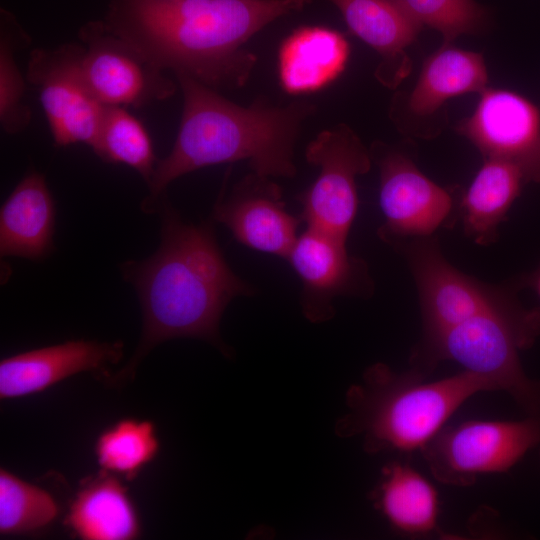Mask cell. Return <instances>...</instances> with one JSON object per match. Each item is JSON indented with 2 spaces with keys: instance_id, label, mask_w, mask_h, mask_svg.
<instances>
[{
  "instance_id": "obj_13",
  "label": "cell",
  "mask_w": 540,
  "mask_h": 540,
  "mask_svg": "<svg viewBox=\"0 0 540 540\" xmlns=\"http://www.w3.org/2000/svg\"><path fill=\"white\" fill-rule=\"evenodd\" d=\"M456 130L485 158L517 163L527 182H540V111L513 91L485 89L473 114Z\"/></svg>"
},
{
  "instance_id": "obj_28",
  "label": "cell",
  "mask_w": 540,
  "mask_h": 540,
  "mask_svg": "<svg viewBox=\"0 0 540 540\" xmlns=\"http://www.w3.org/2000/svg\"><path fill=\"white\" fill-rule=\"evenodd\" d=\"M531 285L533 286L535 292L540 298V269L536 272V274L532 278Z\"/></svg>"
},
{
  "instance_id": "obj_7",
  "label": "cell",
  "mask_w": 540,
  "mask_h": 540,
  "mask_svg": "<svg viewBox=\"0 0 540 540\" xmlns=\"http://www.w3.org/2000/svg\"><path fill=\"white\" fill-rule=\"evenodd\" d=\"M305 157L319 174L297 197L300 218L308 228L346 241L358 210L356 178L370 170V151L350 127L338 124L320 132Z\"/></svg>"
},
{
  "instance_id": "obj_2",
  "label": "cell",
  "mask_w": 540,
  "mask_h": 540,
  "mask_svg": "<svg viewBox=\"0 0 540 540\" xmlns=\"http://www.w3.org/2000/svg\"><path fill=\"white\" fill-rule=\"evenodd\" d=\"M312 0H111L105 23L159 68L217 90L243 86L256 56L244 44Z\"/></svg>"
},
{
  "instance_id": "obj_3",
  "label": "cell",
  "mask_w": 540,
  "mask_h": 540,
  "mask_svg": "<svg viewBox=\"0 0 540 540\" xmlns=\"http://www.w3.org/2000/svg\"><path fill=\"white\" fill-rule=\"evenodd\" d=\"M174 75L183 94L180 125L170 153L157 162L144 211L156 210L175 179L211 165L246 160L260 175H296L295 144L315 105L294 101L276 106L260 98L244 107L185 73Z\"/></svg>"
},
{
  "instance_id": "obj_23",
  "label": "cell",
  "mask_w": 540,
  "mask_h": 540,
  "mask_svg": "<svg viewBox=\"0 0 540 540\" xmlns=\"http://www.w3.org/2000/svg\"><path fill=\"white\" fill-rule=\"evenodd\" d=\"M160 439L147 419L121 418L103 429L94 443L100 470L127 481L136 479L157 457Z\"/></svg>"
},
{
  "instance_id": "obj_8",
  "label": "cell",
  "mask_w": 540,
  "mask_h": 540,
  "mask_svg": "<svg viewBox=\"0 0 540 540\" xmlns=\"http://www.w3.org/2000/svg\"><path fill=\"white\" fill-rule=\"evenodd\" d=\"M83 45L33 49L26 79L39 94L54 144L92 147L105 105L91 91L82 69Z\"/></svg>"
},
{
  "instance_id": "obj_12",
  "label": "cell",
  "mask_w": 540,
  "mask_h": 540,
  "mask_svg": "<svg viewBox=\"0 0 540 540\" xmlns=\"http://www.w3.org/2000/svg\"><path fill=\"white\" fill-rule=\"evenodd\" d=\"M345 243L307 227L286 258L301 280V310L312 323L333 318V302L339 296L367 298L373 294L366 262L351 256Z\"/></svg>"
},
{
  "instance_id": "obj_25",
  "label": "cell",
  "mask_w": 540,
  "mask_h": 540,
  "mask_svg": "<svg viewBox=\"0 0 540 540\" xmlns=\"http://www.w3.org/2000/svg\"><path fill=\"white\" fill-rule=\"evenodd\" d=\"M59 515L54 496L45 488L0 468V535L16 536L49 527Z\"/></svg>"
},
{
  "instance_id": "obj_21",
  "label": "cell",
  "mask_w": 540,
  "mask_h": 540,
  "mask_svg": "<svg viewBox=\"0 0 540 540\" xmlns=\"http://www.w3.org/2000/svg\"><path fill=\"white\" fill-rule=\"evenodd\" d=\"M373 500L391 527L409 536L439 532L440 502L433 484L408 463L392 462L382 471Z\"/></svg>"
},
{
  "instance_id": "obj_11",
  "label": "cell",
  "mask_w": 540,
  "mask_h": 540,
  "mask_svg": "<svg viewBox=\"0 0 540 540\" xmlns=\"http://www.w3.org/2000/svg\"><path fill=\"white\" fill-rule=\"evenodd\" d=\"M82 69L96 98L105 106L141 108L175 94L176 83L105 21L79 30Z\"/></svg>"
},
{
  "instance_id": "obj_24",
  "label": "cell",
  "mask_w": 540,
  "mask_h": 540,
  "mask_svg": "<svg viewBox=\"0 0 540 540\" xmlns=\"http://www.w3.org/2000/svg\"><path fill=\"white\" fill-rule=\"evenodd\" d=\"M91 149L106 163L124 164L133 168L147 185L158 162L148 131L141 121L122 106H105Z\"/></svg>"
},
{
  "instance_id": "obj_14",
  "label": "cell",
  "mask_w": 540,
  "mask_h": 540,
  "mask_svg": "<svg viewBox=\"0 0 540 540\" xmlns=\"http://www.w3.org/2000/svg\"><path fill=\"white\" fill-rule=\"evenodd\" d=\"M282 189L270 177L251 172L217 199L212 219L251 249L287 258L298 236L301 218L286 209Z\"/></svg>"
},
{
  "instance_id": "obj_26",
  "label": "cell",
  "mask_w": 540,
  "mask_h": 540,
  "mask_svg": "<svg viewBox=\"0 0 540 540\" xmlns=\"http://www.w3.org/2000/svg\"><path fill=\"white\" fill-rule=\"evenodd\" d=\"M30 44L29 35L14 16L1 11L0 21V124L4 132L17 134L30 124L32 113L25 102L26 83L17 65L16 52Z\"/></svg>"
},
{
  "instance_id": "obj_22",
  "label": "cell",
  "mask_w": 540,
  "mask_h": 540,
  "mask_svg": "<svg viewBox=\"0 0 540 540\" xmlns=\"http://www.w3.org/2000/svg\"><path fill=\"white\" fill-rule=\"evenodd\" d=\"M488 73L482 54L443 45L422 66L416 86L408 98L415 116L436 113L448 99L487 89Z\"/></svg>"
},
{
  "instance_id": "obj_27",
  "label": "cell",
  "mask_w": 540,
  "mask_h": 540,
  "mask_svg": "<svg viewBox=\"0 0 540 540\" xmlns=\"http://www.w3.org/2000/svg\"><path fill=\"white\" fill-rule=\"evenodd\" d=\"M423 26L439 31L443 45L462 34L478 33L486 22V10L474 0H399Z\"/></svg>"
},
{
  "instance_id": "obj_5",
  "label": "cell",
  "mask_w": 540,
  "mask_h": 540,
  "mask_svg": "<svg viewBox=\"0 0 540 540\" xmlns=\"http://www.w3.org/2000/svg\"><path fill=\"white\" fill-rule=\"evenodd\" d=\"M540 336V309H526L512 298L432 335L413 352L412 368L426 375L450 360L508 393L530 415L540 414V380L529 378L519 352Z\"/></svg>"
},
{
  "instance_id": "obj_4",
  "label": "cell",
  "mask_w": 540,
  "mask_h": 540,
  "mask_svg": "<svg viewBox=\"0 0 540 540\" xmlns=\"http://www.w3.org/2000/svg\"><path fill=\"white\" fill-rule=\"evenodd\" d=\"M494 391L489 381L465 370L427 381L413 368L397 373L376 363L347 391V412L335 432L361 438L369 454L420 451L470 397Z\"/></svg>"
},
{
  "instance_id": "obj_15",
  "label": "cell",
  "mask_w": 540,
  "mask_h": 540,
  "mask_svg": "<svg viewBox=\"0 0 540 540\" xmlns=\"http://www.w3.org/2000/svg\"><path fill=\"white\" fill-rule=\"evenodd\" d=\"M123 349L120 341L76 339L5 357L0 361V399L38 394L82 372L107 378Z\"/></svg>"
},
{
  "instance_id": "obj_19",
  "label": "cell",
  "mask_w": 540,
  "mask_h": 540,
  "mask_svg": "<svg viewBox=\"0 0 540 540\" xmlns=\"http://www.w3.org/2000/svg\"><path fill=\"white\" fill-rule=\"evenodd\" d=\"M349 55V43L337 30L322 26L299 27L279 47L281 86L293 95L318 91L341 75Z\"/></svg>"
},
{
  "instance_id": "obj_9",
  "label": "cell",
  "mask_w": 540,
  "mask_h": 540,
  "mask_svg": "<svg viewBox=\"0 0 540 540\" xmlns=\"http://www.w3.org/2000/svg\"><path fill=\"white\" fill-rule=\"evenodd\" d=\"M404 255L419 295L423 336L457 325L497 308L514 296L505 288L483 283L455 268L432 236L395 246Z\"/></svg>"
},
{
  "instance_id": "obj_18",
  "label": "cell",
  "mask_w": 540,
  "mask_h": 540,
  "mask_svg": "<svg viewBox=\"0 0 540 540\" xmlns=\"http://www.w3.org/2000/svg\"><path fill=\"white\" fill-rule=\"evenodd\" d=\"M56 208L43 174L28 173L0 210V254L42 260L54 247Z\"/></svg>"
},
{
  "instance_id": "obj_6",
  "label": "cell",
  "mask_w": 540,
  "mask_h": 540,
  "mask_svg": "<svg viewBox=\"0 0 540 540\" xmlns=\"http://www.w3.org/2000/svg\"><path fill=\"white\" fill-rule=\"evenodd\" d=\"M539 443L540 414L445 425L420 453L437 481L469 487L480 475L507 472Z\"/></svg>"
},
{
  "instance_id": "obj_16",
  "label": "cell",
  "mask_w": 540,
  "mask_h": 540,
  "mask_svg": "<svg viewBox=\"0 0 540 540\" xmlns=\"http://www.w3.org/2000/svg\"><path fill=\"white\" fill-rule=\"evenodd\" d=\"M334 4L349 30L381 57L375 76L395 88L411 71L406 48L424 27L399 0H327Z\"/></svg>"
},
{
  "instance_id": "obj_20",
  "label": "cell",
  "mask_w": 540,
  "mask_h": 540,
  "mask_svg": "<svg viewBox=\"0 0 540 540\" xmlns=\"http://www.w3.org/2000/svg\"><path fill=\"white\" fill-rule=\"evenodd\" d=\"M527 183L521 167L510 160L485 158L460 203L465 234L486 246L495 242L498 226Z\"/></svg>"
},
{
  "instance_id": "obj_17",
  "label": "cell",
  "mask_w": 540,
  "mask_h": 540,
  "mask_svg": "<svg viewBox=\"0 0 540 540\" xmlns=\"http://www.w3.org/2000/svg\"><path fill=\"white\" fill-rule=\"evenodd\" d=\"M64 524L82 540H134L142 532L137 507L120 478L100 470L83 479Z\"/></svg>"
},
{
  "instance_id": "obj_10",
  "label": "cell",
  "mask_w": 540,
  "mask_h": 540,
  "mask_svg": "<svg viewBox=\"0 0 540 540\" xmlns=\"http://www.w3.org/2000/svg\"><path fill=\"white\" fill-rule=\"evenodd\" d=\"M370 154L380 173L381 240L393 247L408 239L433 236L452 222V195L426 177L408 155L380 142L372 145Z\"/></svg>"
},
{
  "instance_id": "obj_1",
  "label": "cell",
  "mask_w": 540,
  "mask_h": 540,
  "mask_svg": "<svg viewBox=\"0 0 540 540\" xmlns=\"http://www.w3.org/2000/svg\"><path fill=\"white\" fill-rule=\"evenodd\" d=\"M161 242L148 258L122 265L124 278L136 289L142 310L141 338L113 384L131 379L142 359L157 345L176 338H195L227 353L219 333L228 304L254 288L237 276L225 260L211 221L188 223L163 194Z\"/></svg>"
}]
</instances>
